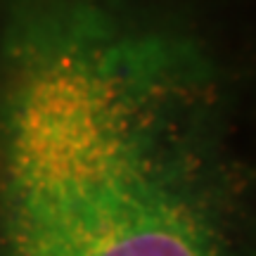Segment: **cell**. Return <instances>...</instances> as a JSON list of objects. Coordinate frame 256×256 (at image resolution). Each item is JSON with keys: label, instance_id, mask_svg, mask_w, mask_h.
I'll list each match as a JSON object with an SVG mask.
<instances>
[{"label": "cell", "instance_id": "1", "mask_svg": "<svg viewBox=\"0 0 256 256\" xmlns=\"http://www.w3.org/2000/svg\"><path fill=\"white\" fill-rule=\"evenodd\" d=\"M171 55L81 17L22 48L0 102L10 256H223L218 145Z\"/></svg>", "mask_w": 256, "mask_h": 256}]
</instances>
